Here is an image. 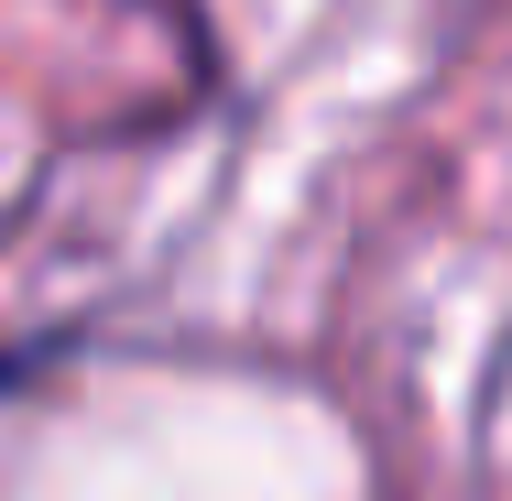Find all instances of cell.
Instances as JSON below:
<instances>
[{"label":"cell","instance_id":"6da1fadb","mask_svg":"<svg viewBox=\"0 0 512 501\" xmlns=\"http://www.w3.org/2000/svg\"><path fill=\"white\" fill-rule=\"evenodd\" d=\"M142 11H164V22H175V0H142Z\"/></svg>","mask_w":512,"mask_h":501}]
</instances>
